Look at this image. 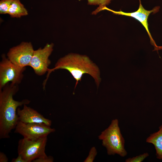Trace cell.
Instances as JSON below:
<instances>
[{
	"instance_id": "obj_1",
	"label": "cell",
	"mask_w": 162,
	"mask_h": 162,
	"mask_svg": "<svg viewBox=\"0 0 162 162\" xmlns=\"http://www.w3.org/2000/svg\"><path fill=\"white\" fill-rule=\"evenodd\" d=\"M18 85L8 83L0 89V138H8L18 122V107L28 104L30 101L25 99L14 100L13 96L18 91Z\"/></svg>"
},
{
	"instance_id": "obj_13",
	"label": "cell",
	"mask_w": 162,
	"mask_h": 162,
	"mask_svg": "<svg viewBox=\"0 0 162 162\" xmlns=\"http://www.w3.org/2000/svg\"><path fill=\"white\" fill-rule=\"evenodd\" d=\"M111 0H88V4L89 5H98L99 6L92 13L93 14H96L100 12L103 7L108 5L110 3Z\"/></svg>"
},
{
	"instance_id": "obj_11",
	"label": "cell",
	"mask_w": 162,
	"mask_h": 162,
	"mask_svg": "<svg viewBox=\"0 0 162 162\" xmlns=\"http://www.w3.org/2000/svg\"><path fill=\"white\" fill-rule=\"evenodd\" d=\"M146 142L154 146L157 158L162 160V124L159 127L158 131L150 134Z\"/></svg>"
},
{
	"instance_id": "obj_19",
	"label": "cell",
	"mask_w": 162,
	"mask_h": 162,
	"mask_svg": "<svg viewBox=\"0 0 162 162\" xmlns=\"http://www.w3.org/2000/svg\"><path fill=\"white\" fill-rule=\"evenodd\" d=\"M11 161L12 162H27L22 156L20 155H18L17 158H13Z\"/></svg>"
},
{
	"instance_id": "obj_10",
	"label": "cell",
	"mask_w": 162,
	"mask_h": 162,
	"mask_svg": "<svg viewBox=\"0 0 162 162\" xmlns=\"http://www.w3.org/2000/svg\"><path fill=\"white\" fill-rule=\"evenodd\" d=\"M19 121L26 123H38L50 126L52 121L46 118L33 109L25 104L23 108L17 110Z\"/></svg>"
},
{
	"instance_id": "obj_14",
	"label": "cell",
	"mask_w": 162,
	"mask_h": 162,
	"mask_svg": "<svg viewBox=\"0 0 162 162\" xmlns=\"http://www.w3.org/2000/svg\"><path fill=\"white\" fill-rule=\"evenodd\" d=\"M13 0H1L0 1V14H8L9 9Z\"/></svg>"
},
{
	"instance_id": "obj_8",
	"label": "cell",
	"mask_w": 162,
	"mask_h": 162,
	"mask_svg": "<svg viewBox=\"0 0 162 162\" xmlns=\"http://www.w3.org/2000/svg\"><path fill=\"white\" fill-rule=\"evenodd\" d=\"M55 131L50 126L38 123H26L19 121L15 128L14 133L23 138L35 140L44 137Z\"/></svg>"
},
{
	"instance_id": "obj_5",
	"label": "cell",
	"mask_w": 162,
	"mask_h": 162,
	"mask_svg": "<svg viewBox=\"0 0 162 162\" xmlns=\"http://www.w3.org/2000/svg\"><path fill=\"white\" fill-rule=\"evenodd\" d=\"M26 68L19 67L12 63L5 55H2L0 62V89L10 82L18 85L22 81Z\"/></svg>"
},
{
	"instance_id": "obj_18",
	"label": "cell",
	"mask_w": 162,
	"mask_h": 162,
	"mask_svg": "<svg viewBox=\"0 0 162 162\" xmlns=\"http://www.w3.org/2000/svg\"><path fill=\"white\" fill-rule=\"evenodd\" d=\"M8 158L3 152H0V162H8Z\"/></svg>"
},
{
	"instance_id": "obj_4",
	"label": "cell",
	"mask_w": 162,
	"mask_h": 162,
	"mask_svg": "<svg viewBox=\"0 0 162 162\" xmlns=\"http://www.w3.org/2000/svg\"><path fill=\"white\" fill-rule=\"evenodd\" d=\"M47 136L35 140L23 138L18 142L17 152L27 162L33 161L35 159L47 156L45 148Z\"/></svg>"
},
{
	"instance_id": "obj_17",
	"label": "cell",
	"mask_w": 162,
	"mask_h": 162,
	"mask_svg": "<svg viewBox=\"0 0 162 162\" xmlns=\"http://www.w3.org/2000/svg\"><path fill=\"white\" fill-rule=\"evenodd\" d=\"M54 158L52 156H45L37 158L34 160L33 162H52Z\"/></svg>"
},
{
	"instance_id": "obj_9",
	"label": "cell",
	"mask_w": 162,
	"mask_h": 162,
	"mask_svg": "<svg viewBox=\"0 0 162 162\" xmlns=\"http://www.w3.org/2000/svg\"><path fill=\"white\" fill-rule=\"evenodd\" d=\"M140 0V5L138 10L136 11L126 13L122 11H116L110 9L106 6L102 8L100 11L106 10L111 11L116 14L124 15L132 17L139 21L144 27L150 39L151 43L154 47V48L157 46L155 41L153 39L148 28V17L152 13H155L159 10L160 7L156 6L151 10H146L141 4Z\"/></svg>"
},
{
	"instance_id": "obj_12",
	"label": "cell",
	"mask_w": 162,
	"mask_h": 162,
	"mask_svg": "<svg viewBox=\"0 0 162 162\" xmlns=\"http://www.w3.org/2000/svg\"><path fill=\"white\" fill-rule=\"evenodd\" d=\"M8 14L11 17L19 18L27 15L28 13L20 0H13Z\"/></svg>"
},
{
	"instance_id": "obj_15",
	"label": "cell",
	"mask_w": 162,
	"mask_h": 162,
	"mask_svg": "<svg viewBox=\"0 0 162 162\" xmlns=\"http://www.w3.org/2000/svg\"><path fill=\"white\" fill-rule=\"evenodd\" d=\"M149 156V154L147 152L140 154L139 155L127 159L126 162H142Z\"/></svg>"
},
{
	"instance_id": "obj_3",
	"label": "cell",
	"mask_w": 162,
	"mask_h": 162,
	"mask_svg": "<svg viewBox=\"0 0 162 162\" xmlns=\"http://www.w3.org/2000/svg\"><path fill=\"white\" fill-rule=\"evenodd\" d=\"M106 148L108 154H117L122 157L127 154L125 148V140L121 132L118 119L112 120L109 127L98 136Z\"/></svg>"
},
{
	"instance_id": "obj_6",
	"label": "cell",
	"mask_w": 162,
	"mask_h": 162,
	"mask_svg": "<svg viewBox=\"0 0 162 162\" xmlns=\"http://www.w3.org/2000/svg\"><path fill=\"white\" fill-rule=\"evenodd\" d=\"M34 50L31 42H22L10 48L7 53V57L16 66L26 68L29 66Z\"/></svg>"
},
{
	"instance_id": "obj_16",
	"label": "cell",
	"mask_w": 162,
	"mask_h": 162,
	"mask_svg": "<svg viewBox=\"0 0 162 162\" xmlns=\"http://www.w3.org/2000/svg\"><path fill=\"white\" fill-rule=\"evenodd\" d=\"M97 154V152L96 148L92 147L90 149L88 156L84 160V162H93Z\"/></svg>"
},
{
	"instance_id": "obj_20",
	"label": "cell",
	"mask_w": 162,
	"mask_h": 162,
	"mask_svg": "<svg viewBox=\"0 0 162 162\" xmlns=\"http://www.w3.org/2000/svg\"><path fill=\"white\" fill-rule=\"evenodd\" d=\"M162 50V46H157V47L154 48V50Z\"/></svg>"
},
{
	"instance_id": "obj_7",
	"label": "cell",
	"mask_w": 162,
	"mask_h": 162,
	"mask_svg": "<svg viewBox=\"0 0 162 162\" xmlns=\"http://www.w3.org/2000/svg\"><path fill=\"white\" fill-rule=\"evenodd\" d=\"M54 45L52 43H47L44 47L34 50L29 66L37 75L42 76L48 71L51 62L49 58L53 50Z\"/></svg>"
},
{
	"instance_id": "obj_2",
	"label": "cell",
	"mask_w": 162,
	"mask_h": 162,
	"mask_svg": "<svg viewBox=\"0 0 162 162\" xmlns=\"http://www.w3.org/2000/svg\"><path fill=\"white\" fill-rule=\"evenodd\" d=\"M59 69L68 70L76 80L74 88L79 81H81L82 76L88 74L94 79L98 87L99 86L101 79L100 70L98 66L86 55L70 53L60 58L55 64L54 67L49 69L46 78L43 82V88L47 82L50 74Z\"/></svg>"
}]
</instances>
